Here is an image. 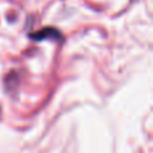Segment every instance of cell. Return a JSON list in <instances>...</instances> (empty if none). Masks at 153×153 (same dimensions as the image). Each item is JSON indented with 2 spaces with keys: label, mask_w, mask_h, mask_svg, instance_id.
Instances as JSON below:
<instances>
[{
  "label": "cell",
  "mask_w": 153,
  "mask_h": 153,
  "mask_svg": "<svg viewBox=\"0 0 153 153\" xmlns=\"http://www.w3.org/2000/svg\"><path fill=\"white\" fill-rule=\"evenodd\" d=\"M51 35H54V36L56 38H61V34L58 32V30H54V28H46V30H42V31L39 32V34H35V35H31L32 39H42V38H50Z\"/></svg>",
  "instance_id": "obj_1"
}]
</instances>
